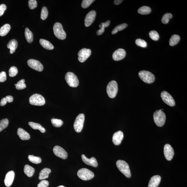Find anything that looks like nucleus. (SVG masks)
I'll return each mask as SVG.
<instances>
[{
  "mask_svg": "<svg viewBox=\"0 0 187 187\" xmlns=\"http://www.w3.org/2000/svg\"><path fill=\"white\" fill-rule=\"evenodd\" d=\"M116 165L119 170L126 177L130 178L131 177L129 166L127 162L119 160L116 161Z\"/></svg>",
  "mask_w": 187,
  "mask_h": 187,
  "instance_id": "f257e3e1",
  "label": "nucleus"
},
{
  "mask_svg": "<svg viewBox=\"0 0 187 187\" xmlns=\"http://www.w3.org/2000/svg\"><path fill=\"white\" fill-rule=\"evenodd\" d=\"M153 117L155 124L158 127H161L165 124L166 116L165 113L161 110H158L155 111Z\"/></svg>",
  "mask_w": 187,
  "mask_h": 187,
  "instance_id": "f03ea898",
  "label": "nucleus"
},
{
  "mask_svg": "<svg viewBox=\"0 0 187 187\" xmlns=\"http://www.w3.org/2000/svg\"><path fill=\"white\" fill-rule=\"evenodd\" d=\"M54 34L58 39L63 40L66 39V33L63 29L62 26L59 23H56L53 26Z\"/></svg>",
  "mask_w": 187,
  "mask_h": 187,
  "instance_id": "7ed1b4c3",
  "label": "nucleus"
},
{
  "mask_svg": "<svg viewBox=\"0 0 187 187\" xmlns=\"http://www.w3.org/2000/svg\"><path fill=\"white\" fill-rule=\"evenodd\" d=\"M65 79L67 84L71 87H77L79 84V81L77 77L72 72L67 73L65 75Z\"/></svg>",
  "mask_w": 187,
  "mask_h": 187,
  "instance_id": "20e7f679",
  "label": "nucleus"
},
{
  "mask_svg": "<svg viewBox=\"0 0 187 187\" xmlns=\"http://www.w3.org/2000/svg\"><path fill=\"white\" fill-rule=\"evenodd\" d=\"M77 174L80 179L84 181H88L93 178L94 173L87 168H82L78 170Z\"/></svg>",
  "mask_w": 187,
  "mask_h": 187,
  "instance_id": "39448f33",
  "label": "nucleus"
},
{
  "mask_svg": "<svg viewBox=\"0 0 187 187\" xmlns=\"http://www.w3.org/2000/svg\"><path fill=\"white\" fill-rule=\"evenodd\" d=\"M107 91L110 98H113L116 97L118 91V85L116 81H111L108 84Z\"/></svg>",
  "mask_w": 187,
  "mask_h": 187,
  "instance_id": "423d86ee",
  "label": "nucleus"
},
{
  "mask_svg": "<svg viewBox=\"0 0 187 187\" xmlns=\"http://www.w3.org/2000/svg\"><path fill=\"white\" fill-rule=\"evenodd\" d=\"M138 75L142 80L147 84H151L155 80L154 75L148 71H141L139 72Z\"/></svg>",
  "mask_w": 187,
  "mask_h": 187,
  "instance_id": "0eeeda50",
  "label": "nucleus"
},
{
  "mask_svg": "<svg viewBox=\"0 0 187 187\" xmlns=\"http://www.w3.org/2000/svg\"><path fill=\"white\" fill-rule=\"evenodd\" d=\"M31 104L36 106H42L45 104L46 101L41 95L35 94L32 95L29 98Z\"/></svg>",
  "mask_w": 187,
  "mask_h": 187,
  "instance_id": "6e6552de",
  "label": "nucleus"
},
{
  "mask_svg": "<svg viewBox=\"0 0 187 187\" xmlns=\"http://www.w3.org/2000/svg\"><path fill=\"white\" fill-rule=\"evenodd\" d=\"M85 121V116L84 114L78 115L74 123V128L77 132L80 133L82 131L83 129Z\"/></svg>",
  "mask_w": 187,
  "mask_h": 187,
  "instance_id": "1a4fd4ad",
  "label": "nucleus"
},
{
  "mask_svg": "<svg viewBox=\"0 0 187 187\" xmlns=\"http://www.w3.org/2000/svg\"><path fill=\"white\" fill-rule=\"evenodd\" d=\"M161 97L164 102L170 107H174L175 105L174 98L167 92L164 91L161 93Z\"/></svg>",
  "mask_w": 187,
  "mask_h": 187,
  "instance_id": "9d476101",
  "label": "nucleus"
},
{
  "mask_svg": "<svg viewBox=\"0 0 187 187\" xmlns=\"http://www.w3.org/2000/svg\"><path fill=\"white\" fill-rule=\"evenodd\" d=\"M91 54V50L89 49L83 48L78 53V59L81 62H84L88 58Z\"/></svg>",
  "mask_w": 187,
  "mask_h": 187,
  "instance_id": "9b49d317",
  "label": "nucleus"
},
{
  "mask_svg": "<svg viewBox=\"0 0 187 187\" xmlns=\"http://www.w3.org/2000/svg\"><path fill=\"white\" fill-rule=\"evenodd\" d=\"M28 66L35 70L41 72L44 70V66L39 61L33 59H29L28 61Z\"/></svg>",
  "mask_w": 187,
  "mask_h": 187,
  "instance_id": "f8f14e48",
  "label": "nucleus"
},
{
  "mask_svg": "<svg viewBox=\"0 0 187 187\" xmlns=\"http://www.w3.org/2000/svg\"><path fill=\"white\" fill-rule=\"evenodd\" d=\"M54 154L56 156L63 159H66L68 157L67 152L64 149L59 146H56L53 148Z\"/></svg>",
  "mask_w": 187,
  "mask_h": 187,
  "instance_id": "ddd939ff",
  "label": "nucleus"
},
{
  "mask_svg": "<svg viewBox=\"0 0 187 187\" xmlns=\"http://www.w3.org/2000/svg\"><path fill=\"white\" fill-rule=\"evenodd\" d=\"M164 156L167 160L170 161L173 159L174 154V150L169 144H166L164 146Z\"/></svg>",
  "mask_w": 187,
  "mask_h": 187,
  "instance_id": "4468645a",
  "label": "nucleus"
},
{
  "mask_svg": "<svg viewBox=\"0 0 187 187\" xmlns=\"http://www.w3.org/2000/svg\"><path fill=\"white\" fill-rule=\"evenodd\" d=\"M96 12L95 11H91L87 14L85 18V25L86 27L91 26L95 20Z\"/></svg>",
  "mask_w": 187,
  "mask_h": 187,
  "instance_id": "2eb2a0df",
  "label": "nucleus"
},
{
  "mask_svg": "<svg viewBox=\"0 0 187 187\" xmlns=\"http://www.w3.org/2000/svg\"><path fill=\"white\" fill-rule=\"evenodd\" d=\"M126 53L124 49H119L115 51L113 54L112 58L115 61H119L124 58Z\"/></svg>",
  "mask_w": 187,
  "mask_h": 187,
  "instance_id": "dca6fc26",
  "label": "nucleus"
},
{
  "mask_svg": "<svg viewBox=\"0 0 187 187\" xmlns=\"http://www.w3.org/2000/svg\"><path fill=\"white\" fill-rule=\"evenodd\" d=\"M124 138L123 133L121 131H117L114 134L112 137V141L115 145H120Z\"/></svg>",
  "mask_w": 187,
  "mask_h": 187,
  "instance_id": "f3484780",
  "label": "nucleus"
},
{
  "mask_svg": "<svg viewBox=\"0 0 187 187\" xmlns=\"http://www.w3.org/2000/svg\"><path fill=\"white\" fill-rule=\"evenodd\" d=\"M15 176V173L12 170L9 171L7 173L4 179V183L7 187H10L12 185Z\"/></svg>",
  "mask_w": 187,
  "mask_h": 187,
  "instance_id": "a211bd4d",
  "label": "nucleus"
},
{
  "mask_svg": "<svg viewBox=\"0 0 187 187\" xmlns=\"http://www.w3.org/2000/svg\"><path fill=\"white\" fill-rule=\"evenodd\" d=\"M82 158L83 162L87 165L91 166L94 167H97L98 164L96 159L94 157L89 159L84 154L82 155Z\"/></svg>",
  "mask_w": 187,
  "mask_h": 187,
  "instance_id": "6ab92c4d",
  "label": "nucleus"
},
{
  "mask_svg": "<svg viewBox=\"0 0 187 187\" xmlns=\"http://www.w3.org/2000/svg\"><path fill=\"white\" fill-rule=\"evenodd\" d=\"M161 177L159 175H155L152 177L149 183L148 187H158L160 183Z\"/></svg>",
  "mask_w": 187,
  "mask_h": 187,
  "instance_id": "aec40b11",
  "label": "nucleus"
},
{
  "mask_svg": "<svg viewBox=\"0 0 187 187\" xmlns=\"http://www.w3.org/2000/svg\"><path fill=\"white\" fill-rule=\"evenodd\" d=\"M17 134L19 138L22 140H28L30 138V135L21 128H19L17 130Z\"/></svg>",
  "mask_w": 187,
  "mask_h": 187,
  "instance_id": "412c9836",
  "label": "nucleus"
},
{
  "mask_svg": "<svg viewBox=\"0 0 187 187\" xmlns=\"http://www.w3.org/2000/svg\"><path fill=\"white\" fill-rule=\"evenodd\" d=\"M18 47V42L15 39H12L10 41L7 45L8 48L10 49V53L13 54L15 51Z\"/></svg>",
  "mask_w": 187,
  "mask_h": 187,
  "instance_id": "4be33fe9",
  "label": "nucleus"
},
{
  "mask_svg": "<svg viewBox=\"0 0 187 187\" xmlns=\"http://www.w3.org/2000/svg\"><path fill=\"white\" fill-rule=\"evenodd\" d=\"M51 170L48 168H44L40 171L39 173V179L40 180H42L48 178Z\"/></svg>",
  "mask_w": 187,
  "mask_h": 187,
  "instance_id": "5701e85b",
  "label": "nucleus"
},
{
  "mask_svg": "<svg viewBox=\"0 0 187 187\" xmlns=\"http://www.w3.org/2000/svg\"><path fill=\"white\" fill-rule=\"evenodd\" d=\"M40 43L44 48L48 50H52L54 49L53 45L47 40L41 39L40 40Z\"/></svg>",
  "mask_w": 187,
  "mask_h": 187,
  "instance_id": "b1692460",
  "label": "nucleus"
},
{
  "mask_svg": "<svg viewBox=\"0 0 187 187\" xmlns=\"http://www.w3.org/2000/svg\"><path fill=\"white\" fill-rule=\"evenodd\" d=\"M24 172L27 176L29 177H32L34 174L35 169L32 167L28 165H26L24 166Z\"/></svg>",
  "mask_w": 187,
  "mask_h": 187,
  "instance_id": "393cba45",
  "label": "nucleus"
},
{
  "mask_svg": "<svg viewBox=\"0 0 187 187\" xmlns=\"http://www.w3.org/2000/svg\"><path fill=\"white\" fill-rule=\"evenodd\" d=\"M29 125L30 126V127L32 128V129L35 130H38L40 131V132L44 133L46 132V129L45 128L43 127L40 124L38 123H36L33 122H29Z\"/></svg>",
  "mask_w": 187,
  "mask_h": 187,
  "instance_id": "a878e982",
  "label": "nucleus"
},
{
  "mask_svg": "<svg viewBox=\"0 0 187 187\" xmlns=\"http://www.w3.org/2000/svg\"><path fill=\"white\" fill-rule=\"evenodd\" d=\"M110 23V21L109 20H108L106 22L101 23L99 26L100 29L97 31V35H102L104 32L105 28L109 26Z\"/></svg>",
  "mask_w": 187,
  "mask_h": 187,
  "instance_id": "bb28decb",
  "label": "nucleus"
},
{
  "mask_svg": "<svg viewBox=\"0 0 187 187\" xmlns=\"http://www.w3.org/2000/svg\"><path fill=\"white\" fill-rule=\"evenodd\" d=\"M11 26L10 24H6L2 26L0 29V35L3 37L8 34L11 30Z\"/></svg>",
  "mask_w": 187,
  "mask_h": 187,
  "instance_id": "cd10ccee",
  "label": "nucleus"
},
{
  "mask_svg": "<svg viewBox=\"0 0 187 187\" xmlns=\"http://www.w3.org/2000/svg\"><path fill=\"white\" fill-rule=\"evenodd\" d=\"M25 35L27 41L29 43L32 42L33 40V35L32 32L28 28H26L25 31Z\"/></svg>",
  "mask_w": 187,
  "mask_h": 187,
  "instance_id": "c85d7f7f",
  "label": "nucleus"
},
{
  "mask_svg": "<svg viewBox=\"0 0 187 187\" xmlns=\"http://www.w3.org/2000/svg\"><path fill=\"white\" fill-rule=\"evenodd\" d=\"M180 40V37L179 36L174 35H173L170 38L169 42L170 46H174L176 45L179 42Z\"/></svg>",
  "mask_w": 187,
  "mask_h": 187,
  "instance_id": "c756f323",
  "label": "nucleus"
},
{
  "mask_svg": "<svg viewBox=\"0 0 187 187\" xmlns=\"http://www.w3.org/2000/svg\"><path fill=\"white\" fill-rule=\"evenodd\" d=\"M151 9L149 7L143 6L140 8L138 10V12L142 15H147L151 12Z\"/></svg>",
  "mask_w": 187,
  "mask_h": 187,
  "instance_id": "7c9ffc66",
  "label": "nucleus"
},
{
  "mask_svg": "<svg viewBox=\"0 0 187 187\" xmlns=\"http://www.w3.org/2000/svg\"><path fill=\"white\" fill-rule=\"evenodd\" d=\"M128 26V24L126 23H123L117 26L112 31V33L113 35L115 34L118 31L123 30Z\"/></svg>",
  "mask_w": 187,
  "mask_h": 187,
  "instance_id": "2f4dec72",
  "label": "nucleus"
},
{
  "mask_svg": "<svg viewBox=\"0 0 187 187\" xmlns=\"http://www.w3.org/2000/svg\"><path fill=\"white\" fill-rule=\"evenodd\" d=\"M13 98L12 96L8 95L6 96V97L3 98L2 99L1 102H0V105L1 106H4L5 105L7 102L9 103L13 102Z\"/></svg>",
  "mask_w": 187,
  "mask_h": 187,
  "instance_id": "473e14b6",
  "label": "nucleus"
},
{
  "mask_svg": "<svg viewBox=\"0 0 187 187\" xmlns=\"http://www.w3.org/2000/svg\"><path fill=\"white\" fill-rule=\"evenodd\" d=\"M28 158L29 161L34 164H39L41 163L42 161L40 157L35 156L33 155H29Z\"/></svg>",
  "mask_w": 187,
  "mask_h": 187,
  "instance_id": "72a5a7b5",
  "label": "nucleus"
},
{
  "mask_svg": "<svg viewBox=\"0 0 187 187\" xmlns=\"http://www.w3.org/2000/svg\"><path fill=\"white\" fill-rule=\"evenodd\" d=\"M25 80L24 79H22L19 81L16 84H15L16 88L18 90H22L25 89L26 85L25 84Z\"/></svg>",
  "mask_w": 187,
  "mask_h": 187,
  "instance_id": "f704fd0d",
  "label": "nucleus"
},
{
  "mask_svg": "<svg viewBox=\"0 0 187 187\" xmlns=\"http://www.w3.org/2000/svg\"><path fill=\"white\" fill-rule=\"evenodd\" d=\"M173 15L172 14L167 13L164 14L161 19L162 22L164 24H167L170 21V20L172 18Z\"/></svg>",
  "mask_w": 187,
  "mask_h": 187,
  "instance_id": "c9c22d12",
  "label": "nucleus"
},
{
  "mask_svg": "<svg viewBox=\"0 0 187 187\" xmlns=\"http://www.w3.org/2000/svg\"><path fill=\"white\" fill-rule=\"evenodd\" d=\"M51 122L52 125L55 127H60L63 125V121L60 119H52L51 120Z\"/></svg>",
  "mask_w": 187,
  "mask_h": 187,
  "instance_id": "e433bc0d",
  "label": "nucleus"
},
{
  "mask_svg": "<svg viewBox=\"0 0 187 187\" xmlns=\"http://www.w3.org/2000/svg\"><path fill=\"white\" fill-rule=\"evenodd\" d=\"M9 121L8 119H2L0 121V132L8 127Z\"/></svg>",
  "mask_w": 187,
  "mask_h": 187,
  "instance_id": "4c0bfd02",
  "label": "nucleus"
},
{
  "mask_svg": "<svg viewBox=\"0 0 187 187\" xmlns=\"http://www.w3.org/2000/svg\"><path fill=\"white\" fill-rule=\"evenodd\" d=\"M48 9L46 7H44L42 9L41 18L42 20H44L47 19L48 17Z\"/></svg>",
  "mask_w": 187,
  "mask_h": 187,
  "instance_id": "58836bf2",
  "label": "nucleus"
},
{
  "mask_svg": "<svg viewBox=\"0 0 187 187\" xmlns=\"http://www.w3.org/2000/svg\"><path fill=\"white\" fill-rule=\"evenodd\" d=\"M18 73L17 68L15 66H12L10 68L9 71V74L11 77H14L17 75Z\"/></svg>",
  "mask_w": 187,
  "mask_h": 187,
  "instance_id": "ea45409f",
  "label": "nucleus"
},
{
  "mask_svg": "<svg viewBox=\"0 0 187 187\" xmlns=\"http://www.w3.org/2000/svg\"><path fill=\"white\" fill-rule=\"evenodd\" d=\"M149 37L154 41H157L159 39V36L158 33L155 31H151L149 33Z\"/></svg>",
  "mask_w": 187,
  "mask_h": 187,
  "instance_id": "a19ab883",
  "label": "nucleus"
},
{
  "mask_svg": "<svg viewBox=\"0 0 187 187\" xmlns=\"http://www.w3.org/2000/svg\"><path fill=\"white\" fill-rule=\"evenodd\" d=\"M136 44L137 46L142 47V48H146L147 46V43L145 40L141 39H137L136 40Z\"/></svg>",
  "mask_w": 187,
  "mask_h": 187,
  "instance_id": "79ce46f5",
  "label": "nucleus"
},
{
  "mask_svg": "<svg viewBox=\"0 0 187 187\" xmlns=\"http://www.w3.org/2000/svg\"><path fill=\"white\" fill-rule=\"evenodd\" d=\"M95 1L93 0H83L82 4V7L84 8L89 7Z\"/></svg>",
  "mask_w": 187,
  "mask_h": 187,
  "instance_id": "37998d69",
  "label": "nucleus"
},
{
  "mask_svg": "<svg viewBox=\"0 0 187 187\" xmlns=\"http://www.w3.org/2000/svg\"><path fill=\"white\" fill-rule=\"evenodd\" d=\"M38 4L36 0H30L29 1V6L31 10H33L37 7Z\"/></svg>",
  "mask_w": 187,
  "mask_h": 187,
  "instance_id": "c03bdc74",
  "label": "nucleus"
},
{
  "mask_svg": "<svg viewBox=\"0 0 187 187\" xmlns=\"http://www.w3.org/2000/svg\"><path fill=\"white\" fill-rule=\"evenodd\" d=\"M49 182L46 180H43L38 185L37 187H48Z\"/></svg>",
  "mask_w": 187,
  "mask_h": 187,
  "instance_id": "a18cd8bd",
  "label": "nucleus"
},
{
  "mask_svg": "<svg viewBox=\"0 0 187 187\" xmlns=\"http://www.w3.org/2000/svg\"><path fill=\"white\" fill-rule=\"evenodd\" d=\"M6 74L5 72L2 71L0 73V82H4L6 80Z\"/></svg>",
  "mask_w": 187,
  "mask_h": 187,
  "instance_id": "49530a36",
  "label": "nucleus"
},
{
  "mask_svg": "<svg viewBox=\"0 0 187 187\" xmlns=\"http://www.w3.org/2000/svg\"><path fill=\"white\" fill-rule=\"evenodd\" d=\"M6 10V6L5 5L2 4L0 5V17L3 15Z\"/></svg>",
  "mask_w": 187,
  "mask_h": 187,
  "instance_id": "de8ad7c7",
  "label": "nucleus"
},
{
  "mask_svg": "<svg viewBox=\"0 0 187 187\" xmlns=\"http://www.w3.org/2000/svg\"><path fill=\"white\" fill-rule=\"evenodd\" d=\"M123 1L122 0H115L114 1V3L116 5H119Z\"/></svg>",
  "mask_w": 187,
  "mask_h": 187,
  "instance_id": "09e8293b",
  "label": "nucleus"
},
{
  "mask_svg": "<svg viewBox=\"0 0 187 187\" xmlns=\"http://www.w3.org/2000/svg\"><path fill=\"white\" fill-rule=\"evenodd\" d=\"M57 187H65L64 186H62V185H60V186H58Z\"/></svg>",
  "mask_w": 187,
  "mask_h": 187,
  "instance_id": "8fccbe9b",
  "label": "nucleus"
}]
</instances>
